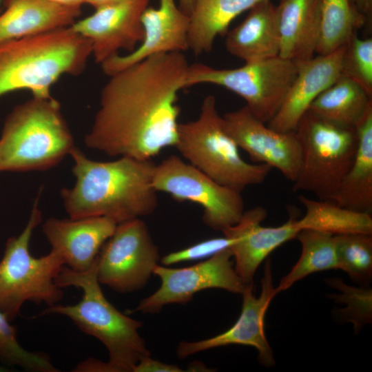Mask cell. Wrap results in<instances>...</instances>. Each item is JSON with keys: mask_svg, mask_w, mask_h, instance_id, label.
<instances>
[{"mask_svg": "<svg viewBox=\"0 0 372 372\" xmlns=\"http://www.w3.org/2000/svg\"><path fill=\"white\" fill-rule=\"evenodd\" d=\"M231 243V239L225 236L210 238L179 251L169 253L161 259V262L167 266L183 262L207 259L225 249H229Z\"/></svg>", "mask_w": 372, "mask_h": 372, "instance_id": "cell-33", "label": "cell"}, {"mask_svg": "<svg viewBox=\"0 0 372 372\" xmlns=\"http://www.w3.org/2000/svg\"><path fill=\"white\" fill-rule=\"evenodd\" d=\"M0 14V43L70 26L81 8L45 0H5Z\"/></svg>", "mask_w": 372, "mask_h": 372, "instance_id": "cell-21", "label": "cell"}, {"mask_svg": "<svg viewBox=\"0 0 372 372\" xmlns=\"http://www.w3.org/2000/svg\"><path fill=\"white\" fill-rule=\"evenodd\" d=\"M189 163L225 187L242 192L262 183L272 167L251 164L239 153V147L225 130L218 112L216 97L207 96L198 117L178 124L174 146Z\"/></svg>", "mask_w": 372, "mask_h": 372, "instance_id": "cell-6", "label": "cell"}, {"mask_svg": "<svg viewBox=\"0 0 372 372\" xmlns=\"http://www.w3.org/2000/svg\"><path fill=\"white\" fill-rule=\"evenodd\" d=\"M341 76L360 85L372 95V39L354 34L345 45Z\"/></svg>", "mask_w": 372, "mask_h": 372, "instance_id": "cell-32", "label": "cell"}, {"mask_svg": "<svg viewBox=\"0 0 372 372\" xmlns=\"http://www.w3.org/2000/svg\"><path fill=\"white\" fill-rule=\"evenodd\" d=\"M161 260L159 249L141 218L117 224L96 257L101 285L120 293L143 288Z\"/></svg>", "mask_w": 372, "mask_h": 372, "instance_id": "cell-11", "label": "cell"}, {"mask_svg": "<svg viewBox=\"0 0 372 372\" xmlns=\"http://www.w3.org/2000/svg\"><path fill=\"white\" fill-rule=\"evenodd\" d=\"M141 23V43L131 52L116 55L101 64L108 76L150 56L189 49V16L174 0H159L156 8L148 6L142 14Z\"/></svg>", "mask_w": 372, "mask_h": 372, "instance_id": "cell-17", "label": "cell"}, {"mask_svg": "<svg viewBox=\"0 0 372 372\" xmlns=\"http://www.w3.org/2000/svg\"><path fill=\"white\" fill-rule=\"evenodd\" d=\"M116 225L106 217L50 218L41 228L51 250L63 258L65 265L76 271H85L94 265Z\"/></svg>", "mask_w": 372, "mask_h": 372, "instance_id": "cell-18", "label": "cell"}, {"mask_svg": "<svg viewBox=\"0 0 372 372\" xmlns=\"http://www.w3.org/2000/svg\"><path fill=\"white\" fill-rule=\"evenodd\" d=\"M0 361L33 372H58L50 356L43 352L29 351L19 342L17 329L0 310Z\"/></svg>", "mask_w": 372, "mask_h": 372, "instance_id": "cell-30", "label": "cell"}, {"mask_svg": "<svg viewBox=\"0 0 372 372\" xmlns=\"http://www.w3.org/2000/svg\"><path fill=\"white\" fill-rule=\"evenodd\" d=\"M337 269L351 279L368 287L372 278V234H345L334 236Z\"/></svg>", "mask_w": 372, "mask_h": 372, "instance_id": "cell-29", "label": "cell"}, {"mask_svg": "<svg viewBox=\"0 0 372 372\" xmlns=\"http://www.w3.org/2000/svg\"><path fill=\"white\" fill-rule=\"evenodd\" d=\"M92 56L90 42L70 26L0 43V97L18 90L50 97L63 75L76 76Z\"/></svg>", "mask_w": 372, "mask_h": 372, "instance_id": "cell-4", "label": "cell"}, {"mask_svg": "<svg viewBox=\"0 0 372 372\" xmlns=\"http://www.w3.org/2000/svg\"><path fill=\"white\" fill-rule=\"evenodd\" d=\"M149 0H124L98 7L70 25L91 43L92 56L101 64L125 50L133 51L143 39L141 16Z\"/></svg>", "mask_w": 372, "mask_h": 372, "instance_id": "cell-13", "label": "cell"}, {"mask_svg": "<svg viewBox=\"0 0 372 372\" xmlns=\"http://www.w3.org/2000/svg\"><path fill=\"white\" fill-rule=\"evenodd\" d=\"M124 0H85V3H87L94 8H96L98 7L107 5L110 3H113L118 1H121Z\"/></svg>", "mask_w": 372, "mask_h": 372, "instance_id": "cell-38", "label": "cell"}, {"mask_svg": "<svg viewBox=\"0 0 372 372\" xmlns=\"http://www.w3.org/2000/svg\"><path fill=\"white\" fill-rule=\"evenodd\" d=\"M223 118L227 133L254 162L276 168L287 179L295 180L301 159L300 144L295 132L271 129L246 105L225 114Z\"/></svg>", "mask_w": 372, "mask_h": 372, "instance_id": "cell-14", "label": "cell"}, {"mask_svg": "<svg viewBox=\"0 0 372 372\" xmlns=\"http://www.w3.org/2000/svg\"><path fill=\"white\" fill-rule=\"evenodd\" d=\"M345 45L327 54L295 61L296 77L276 115L267 123L281 132H295L311 103L341 76Z\"/></svg>", "mask_w": 372, "mask_h": 372, "instance_id": "cell-19", "label": "cell"}, {"mask_svg": "<svg viewBox=\"0 0 372 372\" xmlns=\"http://www.w3.org/2000/svg\"><path fill=\"white\" fill-rule=\"evenodd\" d=\"M55 282L61 288L81 289V299L72 305L48 307L37 316H66L82 332L99 340L108 352L107 372H132L142 358L150 355L138 333L143 322L121 313L105 298L97 278L96 259L85 271H76L64 265Z\"/></svg>", "mask_w": 372, "mask_h": 372, "instance_id": "cell-3", "label": "cell"}, {"mask_svg": "<svg viewBox=\"0 0 372 372\" xmlns=\"http://www.w3.org/2000/svg\"><path fill=\"white\" fill-rule=\"evenodd\" d=\"M225 35L227 51L245 63L278 56L280 39L276 6L271 0L258 3Z\"/></svg>", "mask_w": 372, "mask_h": 372, "instance_id": "cell-22", "label": "cell"}, {"mask_svg": "<svg viewBox=\"0 0 372 372\" xmlns=\"http://www.w3.org/2000/svg\"><path fill=\"white\" fill-rule=\"evenodd\" d=\"M267 214L265 208L255 207L245 211L238 223L222 231L232 240L229 249L235 259L234 269L246 285L254 284L255 273L265 259L300 231L293 214L282 225L263 227L261 223Z\"/></svg>", "mask_w": 372, "mask_h": 372, "instance_id": "cell-16", "label": "cell"}, {"mask_svg": "<svg viewBox=\"0 0 372 372\" xmlns=\"http://www.w3.org/2000/svg\"><path fill=\"white\" fill-rule=\"evenodd\" d=\"M306 212L297 220L300 230L309 229L333 236L345 234H372L371 214L346 208L333 200H313L298 196Z\"/></svg>", "mask_w": 372, "mask_h": 372, "instance_id": "cell-26", "label": "cell"}, {"mask_svg": "<svg viewBox=\"0 0 372 372\" xmlns=\"http://www.w3.org/2000/svg\"><path fill=\"white\" fill-rule=\"evenodd\" d=\"M358 10L367 18L371 15L372 0H351Z\"/></svg>", "mask_w": 372, "mask_h": 372, "instance_id": "cell-35", "label": "cell"}, {"mask_svg": "<svg viewBox=\"0 0 372 372\" xmlns=\"http://www.w3.org/2000/svg\"><path fill=\"white\" fill-rule=\"evenodd\" d=\"M302 247L300 256L291 271L276 288V293L291 287L295 282L316 272L337 269L334 236L326 232L304 229L296 235Z\"/></svg>", "mask_w": 372, "mask_h": 372, "instance_id": "cell-28", "label": "cell"}, {"mask_svg": "<svg viewBox=\"0 0 372 372\" xmlns=\"http://www.w3.org/2000/svg\"><path fill=\"white\" fill-rule=\"evenodd\" d=\"M70 156L76 182L60 193L69 218L106 217L119 224L156 209L158 192L152 183L156 165L152 159L96 161L76 147Z\"/></svg>", "mask_w": 372, "mask_h": 372, "instance_id": "cell-2", "label": "cell"}, {"mask_svg": "<svg viewBox=\"0 0 372 372\" xmlns=\"http://www.w3.org/2000/svg\"><path fill=\"white\" fill-rule=\"evenodd\" d=\"M65 6L81 8L85 3V0H45Z\"/></svg>", "mask_w": 372, "mask_h": 372, "instance_id": "cell-36", "label": "cell"}, {"mask_svg": "<svg viewBox=\"0 0 372 372\" xmlns=\"http://www.w3.org/2000/svg\"><path fill=\"white\" fill-rule=\"evenodd\" d=\"M321 0H280L276 6L278 56L293 61L311 59L320 36Z\"/></svg>", "mask_w": 372, "mask_h": 372, "instance_id": "cell-20", "label": "cell"}, {"mask_svg": "<svg viewBox=\"0 0 372 372\" xmlns=\"http://www.w3.org/2000/svg\"><path fill=\"white\" fill-rule=\"evenodd\" d=\"M195 0H178V6L183 12L190 15L194 5Z\"/></svg>", "mask_w": 372, "mask_h": 372, "instance_id": "cell-37", "label": "cell"}, {"mask_svg": "<svg viewBox=\"0 0 372 372\" xmlns=\"http://www.w3.org/2000/svg\"><path fill=\"white\" fill-rule=\"evenodd\" d=\"M265 265L260 296L256 297L253 293L254 284L247 285L241 293L242 309L235 324L223 333L206 340L180 342L177 348L180 359L216 347L242 344L256 349L261 364L267 367L275 364L273 351L265 333V317L277 293L273 285L271 260L267 259Z\"/></svg>", "mask_w": 372, "mask_h": 372, "instance_id": "cell-15", "label": "cell"}, {"mask_svg": "<svg viewBox=\"0 0 372 372\" xmlns=\"http://www.w3.org/2000/svg\"><path fill=\"white\" fill-rule=\"evenodd\" d=\"M296 75L295 61L279 56L232 69L195 63L189 66L185 88L201 83L223 87L242 97L250 111L267 123L281 107Z\"/></svg>", "mask_w": 372, "mask_h": 372, "instance_id": "cell-9", "label": "cell"}, {"mask_svg": "<svg viewBox=\"0 0 372 372\" xmlns=\"http://www.w3.org/2000/svg\"><path fill=\"white\" fill-rule=\"evenodd\" d=\"M367 17L351 0H321L318 54H329L345 45L364 25Z\"/></svg>", "mask_w": 372, "mask_h": 372, "instance_id": "cell-27", "label": "cell"}, {"mask_svg": "<svg viewBox=\"0 0 372 372\" xmlns=\"http://www.w3.org/2000/svg\"><path fill=\"white\" fill-rule=\"evenodd\" d=\"M3 1V0H0V4H1V3Z\"/></svg>", "mask_w": 372, "mask_h": 372, "instance_id": "cell-40", "label": "cell"}, {"mask_svg": "<svg viewBox=\"0 0 372 372\" xmlns=\"http://www.w3.org/2000/svg\"><path fill=\"white\" fill-rule=\"evenodd\" d=\"M232 257L228 248L187 267L169 268L157 265L153 274L160 278V287L143 299L136 308L127 309V313H158L167 304H186L195 293L207 289H222L241 294L247 285L233 267Z\"/></svg>", "mask_w": 372, "mask_h": 372, "instance_id": "cell-12", "label": "cell"}, {"mask_svg": "<svg viewBox=\"0 0 372 372\" xmlns=\"http://www.w3.org/2000/svg\"><path fill=\"white\" fill-rule=\"evenodd\" d=\"M178 366L167 364L151 358L150 355L142 358L135 365L132 372H180Z\"/></svg>", "mask_w": 372, "mask_h": 372, "instance_id": "cell-34", "label": "cell"}, {"mask_svg": "<svg viewBox=\"0 0 372 372\" xmlns=\"http://www.w3.org/2000/svg\"><path fill=\"white\" fill-rule=\"evenodd\" d=\"M371 104V94L358 83L340 76L315 99L308 110L331 123L355 128Z\"/></svg>", "mask_w": 372, "mask_h": 372, "instance_id": "cell-25", "label": "cell"}, {"mask_svg": "<svg viewBox=\"0 0 372 372\" xmlns=\"http://www.w3.org/2000/svg\"><path fill=\"white\" fill-rule=\"evenodd\" d=\"M267 0H195L189 15L188 45L195 55L211 51L218 36L243 12Z\"/></svg>", "mask_w": 372, "mask_h": 372, "instance_id": "cell-24", "label": "cell"}, {"mask_svg": "<svg viewBox=\"0 0 372 372\" xmlns=\"http://www.w3.org/2000/svg\"><path fill=\"white\" fill-rule=\"evenodd\" d=\"M189 66L183 52L161 53L109 76L85 145L110 156L145 160L174 147L178 92Z\"/></svg>", "mask_w": 372, "mask_h": 372, "instance_id": "cell-1", "label": "cell"}, {"mask_svg": "<svg viewBox=\"0 0 372 372\" xmlns=\"http://www.w3.org/2000/svg\"><path fill=\"white\" fill-rule=\"evenodd\" d=\"M153 186L175 200L189 201L203 209L204 223L223 231L240 220L245 211L241 193L216 182L176 155L156 165Z\"/></svg>", "mask_w": 372, "mask_h": 372, "instance_id": "cell-10", "label": "cell"}, {"mask_svg": "<svg viewBox=\"0 0 372 372\" xmlns=\"http://www.w3.org/2000/svg\"><path fill=\"white\" fill-rule=\"evenodd\" d=\"M295 132L301 159L293 192L306 191L320 200H333L355 155V129L331 123L307 110Z\"/></svg>", "mask_w": 372, "mask_h": 372, "instance_id": "cell-8", "label": "cell"}, {"mask_svg": "<svg viewBox=\"0 0 372 372\" xmlns=\"http://www.w3.org/2000/svg\"><path fill=\"white\" fill-rule=\"evenodd\" d=\"M59 102L32 96L7 115L0 135V173L44 171L74 147Z\"/></svg>", "mask_w": 372, "mask_h": 372, "instance_id": "cell-5", "label": "cell"}, {"mask_svg": "<svg viewBox=\"0 0 372 372\" xmlns=\"http://www.w3.org/2000/svg\"><path fill=\"white\" fill-rule=\"evenodd\" d=\"M7 371H10V370L5 366L0 365V372H7Z\"/></svg>", "mask_w": 372, "mask_h": 372, "instance_id": "cell-39", "label": "cell"}, {"mask_svg": "<svg viewBox=\"0 0 372 372\" xmlns=\"http://www.w3.org/2000/svg\"><path fill=\"white\" fill-rule=\"evenodd\" d=\"M37 203L38 200L22 231L7 240L0 260V310L10 322L20 314L25 302L50 307L64 295L55 282L65 265L63 258L53 250L39 258L29 251L33 231L42 221Z\"/></svg>", "mask_w": 372, "mask_h": 372, "instance_id": "cell-7", "label": "cell"}, {"mask_svg": "<svg viewBox=\"0 0 372 372\" xmlns=\"http://www.w3.org/2000/svg\"><path fill=\"white\" fill-rule=\"evenodd\" d=\"M358 147L353 163L333 201L351 209L372 211V104L356 125Z\"/></svg>", "mask_w": 372, "mask_h": 372, "instance_id": "cell-23", "label": "cell"}, {"mask_svg": "<svg viewBox=\"0 0 372 372\" xmlns=\"http://www.w3.org/2000/svg\"><path fill=\"white\" fill-rule=\"evenodd\" d=\"M331 288L340 293L331 294L335 302L343 304V309L337 310V316L344 322L353 324L355 332L372 321V290L369 287H353L338 278L325 280Z\"/></svg>", "mask_w": 372, "mask_h": 372, "instance_id": "cell-31", "label": "cell"}]
</instances>
